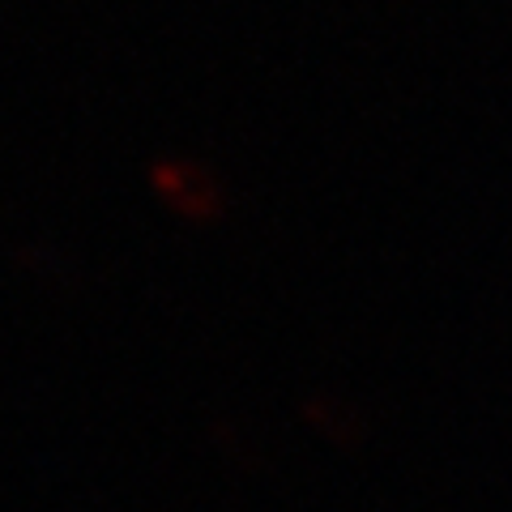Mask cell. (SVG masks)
Segmentation results:
<instances>
[{
	"label": "cell",
	"mask_w": 512,
	"mask_h": 512,
	"mask_svg": "<svg viewBox=\"0 0 512 512\" xmlns=\"http://www.w3.org/2000/svg\"><path fill=\"white\" fill-rule=\"evenodd\" d=\"M150 188L158 192V201H163L167 210H175L188 222H210L222 214V184L205 167L184 163V158L154 163Z\"/></svg>",
	"instance_id": "cell-1"
},
{
	"label": "cell",
	"mask_w": 512,
	"mask_h": 512,
	"mask_svg": "<svg viewBox=\"0 0 512 512\" xmlns=\"http://www.w3.org/2000/svg\"><path fill=\"white\" fill-rule=\"evenodd\" d=\"M303 414H308V423L333 444H359L367 431H372V419L342 393H316L312 402L303 406Z\"/></svg>",
	"instance_id": "cell-2"
}]
</instances>
